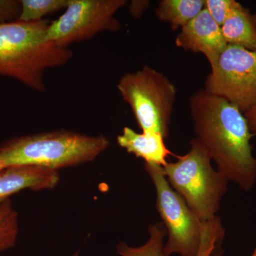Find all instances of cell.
<instances>
[{
	"mask_svg": "<svg viewBox=\"0 0 256 256\" xmlns=\"http://www.w3.org/2000/svg\"><path fill=\"white\" fill-rule=\"evenodd\" d=\"M176 46L206 56L210 68H214L228 44L222 28L212 18L205 8L196 18L182 28L175 40Z\"/></svg>",
	"mask_w": 256,
	"mask_h": 256,
	"instance_id": "9",
	"label": "cell"
},
{
	"mask_svg": "<svg viewBox=\"0 0 256 256\" xmlns=\"http://www.w3.org/2000/svg\"><path fill=\"white\" fill-rule=\"evenodd\" d=\"M150 2L146 0H132L129 6V11L134 18H140L148 9Z\"/></svg>",
	"mask_w": 256,
	"mask_h": 256,
	"instance_id": "19",
	"label": "cell"
},
{
	"mask_svg": "<svg viewBox=\"0 0 256 256\" xmlns=\"http://www.w3.org/2000/svg\"><path fill=\"white\" fill-rule=\"evenodd\" d=\"M204 89L244 114L256 106V50L228 44L205 82Z\"/></svg>",
	"mask_w": 256,
	"mask_h": 256,
	"instance_id": "7",
	"label": "cell"
},
{
	"mask_svg": "<svg viewBox=\"0 0 256 256\" xmlns=\"http://www.w3.org/2000/svg\"><path fill=\"white\" fill-rule=\"evenodd\" d=\"M18 232V214L9 198L0 204V252L14 246Z\"/></svg>",
	"mask_w": 256,
	"mask_h": 256,
	"instance_id": "15",
	"label": "cell"
},
{
	"mask_svg": "<svg viewBox=\"0 0 256 256\" xmlns=\"http://www.w3.org/2000/svg\"><path fill=\"white\" fill-rule=\"evenodd\" d=\"M4 165L2 164V163L0 162V172H1L3 170L5 169Z\"/></svg>",
	"mask_w": 256,
	"mask_h": 256,
	"instance_id": "21",
	"label": "cell"
},
{
	"mask_svg": "<svg viewBox=\"0 0 256 256\" xmlns=\"http://www.w3.org/2000/svg\"><path fill=\"white\" fill-rule=\"evenodd\" d=\"M220 28L228 44L256 50V14H252L240 3Z\"/></svg>",
	"mask_w": 256,
	"mask_h": 256,
	"instance_id": "12",
	"label": "cell"
},
{
	"mask_svg": "<svg viewBox=\"0 0 256 256\" xmlns=\"http://www.w3.org/2000/svg\"><path fill=\"white\" fill-rule=\"evenodd\" d=\"M70 0H21L22 10L18 20L38 22L56 12L66 9Z\"/></svg>",
	"mask_w": 256,
	"mask_h": 256,
	"instance_id": "16",
	"label": "cell"
},
{
	"mask_svg": "<svg viewBox=\"0 0 256 256\" xmlns=\"http://www.w3.org/2000/svg\"><path fill=\"white\" fill-rule=\"evenodd\" d=\"M110 146L104 136L58 130L15 138L0 146L5 168L33 165L56 170L90 162Z\"/></svg>",
	"mask_w": 256,
	"mask_h": 256,
	"instance_id": "3",
	"label": "cell"
},
{
	"mask_svg": "<svg viewBox=\"0 0 256 256\" xmlns=\"http://www.w3.org/2000/svg\"><path fill=\"white\" fill-rule=\"evenodd\" d=\"M126 4V0H70L64 14L50 22L47 40L68 48L100 32L118 31L121 24L114 14Z\"/></svg>",
	"mask_w": 256,
	"mask_h": 256,
	"instance_id": "8",
	"label": "cell"
},
{
	"mask_svg": "<svg viewBox=\"0 0 256 256\" xmlns=\"http://www.w3.org/2000/svg\"><path fill=\"white\" fill-rule=\"evenodd\" d=\"M118 144L129 153L142 158L146 163L164 166L166 158L172 154L164 143L162 136L156 132L138 133L130 128L124 127L118 136Z\"/></svg>",
	"mask_w": 256,
	"mask_h": 256,
	"instance_id": "11",
	"label": "cell"
},
{
	"mask_svg": "<svg viewBox=\"0 0 256 256\" xmlns=\"http://www.w3.org/2000/svg\"><path fill=\"white\" fill-rule=\"evenodd\" d=\"M50 22L20 20L0 24V76L10 77L38 92L46 90L45 72L74 56L68 47L47 40Z\"/></svg>",
	"mask_w": 256,
	"mask_h": 256,
	"instance_id": "2",
	"label": "cell"
},
{
	"mask_svg": "<svg viewBox=\"0 0 256 256\" xmlns=\"http://www.w3.org/2000/svg\"><path fill=\"white\" fill-rule=\"evenodd\" d=\"M252 256H256V249L255 250H254V252H252Z\"/></svg>",
	"mask_w": 256,
	"mask_h": 256,
	"instance_id": "22",
	"label": "cell"
},
{
	"mask_svg": "<svg viewBox=\"0 0 256 256\" xmlns=\"http://www.w3.org/2000/svg\"><path fill=\"white\" fill-rule=\"evenodd\" d=\"M162 225V223L150 225V238L141 246L131 247L126 242H119L118 254L121 256H165L163 239L166 232Z\"/></svg>",
	"mask_w": 256,
	"mask_h": 256,
	"instance_id": "14",
	"label": "cell"
},
{
	"mask_svg": "<svg viewBox=\"0 0 256 256\" xmlns=\"http://www.w3.org/2000/svg\"><path fill=\"white\" fill-rule=\"evenodd\" d=\"M249 129L252 136H256V106L244 112Z\"/></svg>",
	"mask_w": 256,
	"mask_h": 256,
	"instance_id": "20",
	"label": "cell"
},
{
	"mask_svg": "<svg viewBox=\"0 0 256 256\" xmlns=\"http://www.w3.org/2000/svg\"><path fill=\"white\" fill-rule=\"evenodd\" d=\"M58 182L56 170L33 165L8 166L0 172V204L22 190H50Z\"/></svg>",
	"mask_w": 256,
	"mask_h": 256,
	"instance_id": "10",
	"label": "cell"
},
{
	"mask_svg": "<svg viewBox=\"0 0 256 256\" xmlns=\"http://www.w3.org/2000/svg\"><path fill=\"white\" fill-rule=\"evenodd\" d=\"M205 0H162L156 15L160 21L168 22L173 30L184 28L204 8Z\"/></svg>",
	"mask_w": 256,
	"mask_h": 256,
	"instance_id": "13",
	"label": "cell"
},
{
	"mask_svg": "<svg viewBox=\"0 0 256 256\" xmlns=\"http://www.w3.org/2000/svg\"><path fill=\"white\" fill-rule=\"evenodd\" d=\"M144 169L156 188V210L168 234L164 256H203L206 252L205 242L214 236L215 224L200 220L182 197L170 186L162 166L146 163Z\"/></svg>",
	"mask_w": 256,
	"mask_h": 256,
	"instance_id": "5",
	"label": "cell"
},
{
	"mask_svg": "<svg viewBox=\"0 0 256 256\" xmlns=\"http://www.w3.org/2000/svg\"><path fill=\"white\" fill-rule=\"evenodd\" d=\"M21 10L20 0H0V24L18 20Z\"/></svg>",
	"mask_w": 256,
	"mask_h": 256,
	"instance_id": "18",
	"label": "cell"
},
{
	"mask_svg": "<svg viewBox=\"0 0 256 256\" xmlns=\"http://www.w3.org/2000/svg\"><path fill=\"white\" fill-rule=\"evenodd\" d=\"M190 114L196 138L206 148L217 170L244 191L256 182V158L252 133L236 106L204 88L190 99Z\"/></svg>",
	"mask_w": 256,
	"mask_h": 256,
	"instance_id": "1",
	"label": "cell"
},
{
	"mask_svg": "<svg viewBox=\"0 0 256 256\" xmlns=\"http://www.w3.org/2000/svg\"><path fill=\"white\" fill-rule=\"evenodd\" d=\"M238 4L235 0H205L204 8L216 22L222 26Z\"/></svg>",
	"mask_w": 256,
	"mask_h": 256,
	"instance_id": "17",
	"label": "cell"
},
{
	"mask_svg": "<svg viewBox=\"0 0 256 256\" xmlns=\"http://www.w3.org/2000/svg\"><path fill=\"white\" fill-rule=\"evenodd\" d=\"M163 172L170 186L203 223L216 218L229 181L214 169L206 148L196 138L190 141V150L168 162Z\"/></svg>",
	"mask_w": 256,
	"mask_h": 256,
	"instance_id": "4",
	"label": "cell"
},
{
	"mask_svg": "<svg viewBox=\"0 0 256 256\" xmlns=\"http://www.w3.org/2000/svg\"><path fill=\"white\" fill-rule=\"evenodd\" d=\"M124 102L132 109L144 132L170 134L176 89L164 74L149 66L124 74L117 85Z\"/></svg>",
	"mask_w": 256,
	"mask_h": 256,
	"instance_id": "6",
	"label": "cell"
}]
</instances>
